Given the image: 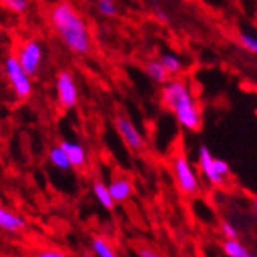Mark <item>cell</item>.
<instances>
[{
    "label": "cell",
    "mask_w": 257,
    "mask_h": 257,
    "mask_svg": "<svg viewBox=\"0 0 257 257\" xmlns=\"http://www.w3.org/2000/svg\"><path fill=\"white\" fill-rule=\"evenodd\" d=\"M52 29L72 54L86 55L92 48V37L86 20L69 2L57 4L49 14Z\"/></svg>",
    "instance_id": "obj_1"
},
{
    "label": "cell",
    "mask_w": 257,
    "mask_h": 257,
    "mask_svg": "<svg viewBox=\"0 0 257 257\" xmlns=\"http://www.w3.org/2000/svg\"><path fill=\"white\" fill-rule=\"evenodd\" d=\"M163 104L170 109L178 122L187 131H198L201 127V112L195 103V98L187 86L181 80H173L166 83L161 92Z\"/></svg>",
    "instance_id": "obj_2"
},
{
    "label": "cell",
    "mask_w": 257,
    "mask_h": 257,
    "mask_svg": "<svg viewBox=\"0 0 257 257\" xmlns=\"http://www.w3.org/2000/svg\"><path fill=\"white\" fill-rule=\"evenodd\" d=\"M4 74L7 77V81H8L11 90L14 92V95L19 100L25 101L32 95V90H34V86H32V77H29L23 71L16 54H11L5 58Z\"/></svg>",
    "instance_id": "obj_3"
},
{
    "label": "cell",
    "mask_w": 257,
    "mask_h": 257,
    "mask_svg": "<svg viewBox=\"0 0 257 257\" xmlns=\"http://www.w3.org/2000/svg\"><path fill=\"white\" fill-rule=\"evenodd\" d=\"M20 66L29 77H36L42 66H43V60H45V49L42 43L36 39H28L23 40L16 54Z\"/></svg>",
    "instance_id": "obj_4"
},
{
    "label": "cell",
    "mask_w": 257,
    "mask_h": 257,
    "mask_svg": "<svg viewBox=\"0 0 257 257\" xmlns=\"http://www.w3.org/2000/svg\"><path fill=\"white\" fill-rule=\"evenodd\" d=\"M55 96L61 109H74L78 103V87L74 75L68 71H61L55 77Z\"/></svg>",
    "instance_id": "obj_5"
},
{
    "label": "cell",
    "mask_w": 257,
    "mask_h": 257,
    "mask_svg": "<svg viewBox=\"0 0 257 257\" xmlns=\"http://www.w3.org/2000/svg\"><path fill=\"white\" fill-rule=\"evenodd\" d=\"M173 172L178 181V187L184 195L187 196L196 195L199 191V181L185 156H176L173 159Z\"/></svg>",
    "instance_id": "obj_6"
},
{
    "label": "cell",
    "mask_w": 257,
    "mask_h": 257,
    "mask_svg": "<svg viewBox=\"0 0 257 257\" xmlns=\"http://www.w3.org/2000/svg\"><path fill=\"white\" fill-rule=\"evenodd\" d=\"M115 128L118 135L122 138V141L127 144L128 149L132 150H141L144 146V140L138 127L124 115H119L115 118Z\"/></svg>",
    "instance_id": "obj_7"
},
{
    "label": "cell",
    "mask_w": 257,
    "mask_h": 257,
    "mask_svg": "<svg viewBox=\"0 0 257 257\" xmlns=\"http://www.w3.org/2000/svg\"><path fill=\"white\" fill-rule=\"evenodd\" d=\"M199 167H201V172L204 173V176L213 185H222L223 184L225 179L222 176H219L216 173V169H214V156L211 155V152L205 146H201V149H199Z\"/></svg>",
    "instance_id": "obj_8"
},
{
    "label": "cell",
    "mask_w": 257,
    "mask_h": 257,
    "mask_svg": "<svg viewBox=\"0 0 257 257\" xmlns=\"http://www.w3.org/2000/svg\"><path fill=\"white\" fill-rule=\"evenodd\" d=\"M60 146L64 149V152H66L69 161H71V166L74 169H81L86 166L87 163V155H86V150L84 147L77 143V141H69V140H64L60 143Z\"/></svg>",
    "instance_id": "obj_9"
},
{
    "label": "cell",
    "mask_w": 257,
    "mask_h": 257,
    "mask_svg": "<svg viewBox=\"0 0 257 257\" xmlns=\"http://www.w3.org/2000/svg\"><path fill=\"white\" fill-rule=\"evenodd\" d=\"M25 227H26L25 217H22L20 214H17L5 207H0V230L17 233V231L23 230Z\"/></svg>",
    "instance_id": "obj_10"
},
{
    "label": "cell",
    "mask_w": 257,
    "mask_h": 257,
    "mask_svg": "<svg viewBox=\"0 0 257 257\" xmlns=\"http://www.w3.org/2000/svg\"><path fill=\"white\" fill-rule=\"evenodd\" d=\"M109 191L115 202H124L132 196L134 185L125 178H116L109 184Z\"/></svg>",
    "instance_id": "obj_11"
},
{
    "label": "cell",
    "mask_w": 257,
    "mask_h": 257,
    "mask_svg": "<svg viewBox=\"0 0 257 257\" xmlns=\"http://www.w3.org/2000/svg\"><path fill=\"white\" fill-rule=\"evenodd\" d=\"M48 159H49V163L58 169V170H63V172H66L69 169H72L71 166V161L66 155V152H64V149L58 144V146H54L49 153H48Z\"/></svg>",
    "instance_id": "obj_12"
},
{
    "label": "cell",
    "mask_w": 257,
    "mask_h": 257,
    "mask_svg": "<svg viewBox=\"0 0 257 257\" xmlns=\"http://www.w3.org/2000/svg\"><path fill=\"white\" fill-rule=\"evenodd\" d=\"M92 190H93V196L96 198V201H98L104 208L113 210L115 201H113V198H112V195H110V191H109V185H106V184L101 182V181H96V182H93Z\"/></svg>",
    "instance_id": "obj_13"
},
{
    "label": "cell",
    "mask_w": 257,
    "mask_h": 257,
    "mask_svg": "<svg viewBox=\"0 0 257 257\" xmlns=\"http://www.w3.org/2000/svg\"><path fill=\"white\" fill-rule=\"evenodd\" d=\"M146 74L149 78H152L156 83H167L170 75L161 61H149L146 64Z\"/></svg>",
    "instance_id": "obj_14"
},
{
    "label": "cell",
    "mask_w": 257,
    "mask_h": 257,
    "mask_svg": "<svg viewBox=\"0 0 257 257\" xmlns=\"http://www.w3.org/2000/svg\"><path fill=\"white\" fill-rule=\"evenodd\" d=\"M223 251L228 257H252L246 246H243L237 239H227L223 242Z\"/></svg>",
    "instance_id": "obj_15"
},
{
    "label": "cell",
    "mask_w": 257,
    "mask_h": 257,
    "mask_svg": "<svg viewBox=\"0 0 257 257\" xmlns=\"http://www.w3.org/2000/svg\"><path fill=\"white\" fill-rule=\"evenodd\" d=\"M92 248L96 257H118L112 249V246L109 245V242H106L101 237H95L92 240Z\"/></svg>",
    "instance_id": "obj_16"
},
{
    "label": "cell",
    "mask_w": 257,
    "mask_h": 257,
    "mask_svg": "<svg viewBox=\"0 0 257 257\" xmlns=\"http://www.w3.org/2000/svg\"><path fill=\"white\" fill-rule=\"evenodd\" d=\"M0 7L14 14H25L29 10V0H0Z\"/></svg>",
    "instance_id": "obj_17"
},
{
    "label": "cell",
    "mask_w": 257,
    "mask_h": 257,
    "mask_svg": "<svg viewBox=\"0 0 257 257\" xmlns=\"http://www.w3.org/2000/svg\"><path fill=\"white\" fill-rule=\"evenodd\" d=\"M159 61L163 63V66L167 69L169 74H178V72H181V69H182V63H181V60H179L176 55H173V54H164L163 57H161Z\"/></svg>",
    "instance_id": "obj_18"
},
{
    "label": "cell",
    "mask_w": 257,
    "mask_h": 257,
    "mask_svg": "<svg viewBox=\"0 0 257 257\" xmlns=\"http://www.w3.org/2000/svg\"><path fill=\"white\" fill-rule=\"evenodd\" d=\"M239 39H240L242 46H243L246 51H249V52H252V54H257V37H255V36L248 34V32H242V34L239 36Z\"/></svg>",
    "instance_id": "obj_19"
},
{
    "label": "cell",
    "mask_w": 257,
    "mask_h": 257,
    "mask_svg": "<svg viewBox=\"0 0 257 257\" xmlns=\"http://www.w3.org/2000/svg\"><path fill=\"white\" fill-rule=\"evenodd\" d=\"M98 11L104 17H113L116 14V5H115L113 0H100Z\"/></svg>",
    "instance_id": "obj_20"
},
{
    "label": "cell",
    "mask_w": 257,
    "mask_h": 257,
    "mask_svg": "<svg viewBox=\"0 0 257 257\" xmlns=\"http://www.w3.org/2000/svg\"><path fill=\"white\" fill-rule=\"evenodd\" d=\"M214 169H216V173L219 176H222L223 179H225V176H228V173H230V166L225 163V161L217 159V158H214Z\"/></svg>",
    "instance_id": "obj_21"
},
{
    "label": "cell",
    "mask_w": 257,
    "mask_h": 257,
    "mask_svg": "<svg viewBox=\"0 0 257 257\" xmlns=\"http://www.w3.org/2000/svg\"><path fill=\"white\" fill-rule=\"evenodd\" d=\"M222 233L227 239H236L237 237V230H236L234 225L230 223V222H223L222 223Z\"/></svg>",
    "instance_id": "obj_22"
},
{
    "label": "cell",
    "mask_w": 257,
    "mask_h": 257,
    "mask_svg": "<svg viewBox=\"0 0 257 257\" xmlns=\"http://www.w3.org/2000/svg\"><path fill=\"white\" fill-rule=\"evenodd\" d=\"M138 255H140V257H164L163 254H159L158 251H155V249H152V248H149V246L140 248V249H138Z\"/></svg>",
    "instance_id": "obj_23"
},
{
    "label": "cell",
    "mask_w": 257,
    "mask_h": 257,
    "mask_svg": "<svg viewBox=\"0 0 257 257\" xmlns=\"http://www.w3.org/2000/svg\"><path fill=\"white\" fill-rule=\"evenodd\" d=\"M36 257H68V255L60 252V251H55V249H46V251L36 254Z\"/></svg>",
    "instance_id": "obj_24"
},
{
    "label": "cell",
    "mask_w": 257,
    "mask_h": 257,
    "mask_svg": "<svg viewBox=\"0 0 257 257\" xmlns=\"http://www.w3.org/2000/svg\"><path fill=\"white\" fill-rule=\"evenodd\" d=\"M83 257H93L92 254H83Z\"/></svg>",
    "instance_id": "obj_25"
},
{
    "label": "cell",
    "mask_w": 257,
    "mask_h": 257,
    "mask_svg": "<svg viewBox=\"0 0 257 257\" xmlns=\"http://www.w3.org/2000/svg\"><path fill=\"white\" fill-rule=\"evenodd\" d=\"M0 72H4V66H2V64H0Z\"/></svg>",
    "instance_id": "obj_26"
},
{
    "label": "cell",
    "mask_w": 257,
    "mask_h": 257,
    "mask_svg": "<svg viewBox=\"0 0 257 257\" xmlns=\"http://www.w3.org/2000/svg\"><path fill=\"white\" fill-rule=\"evenodd\" d=\"M254 205H255V210H257V201H255V204H254Z\"/></svg>",
    "instance_id": "obj_27"
},
{
    "label": "cell",
    "mask_w": 257,
    "mask_h": 257,
    "mask_svg": "<svg viewBox=\"0 0 257 257\" xmlns=\"http://www.w3.org/2000/svg\"><path fill=\"white\" fill-rule=\"evenodd\" d=\"M255 115H257V109H255Z\"/></svg>",
    "instance_id": "obj_28"
}]
</instances>
